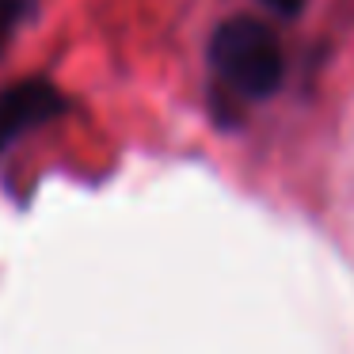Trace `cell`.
I'll use <instances>...</instances> for the list:
<instances>
[{
    "label": "cell",
    "mask_w": 354,
    "mask_h": 354,
    "mask_svg": "<svg viewBox=\"0 0 354 354\" xmlns=\"http://www.w3.org/2000/svg\"><path fill=\"white\" fill-rule=\"evenodd\" d=\"M209 65L244 100H267L282 84V42L267 24L252 16L225 19L209 39Z\"/></svg>",
    "instance_id": "6da1fadb"
},
{
    "label": "cell",
    "mask_w": 354,
    "mask_h": 354,
    "mask_svg": "<svg viewBox=\"0 0 354 354\" xmlns=\"http://www.w3.org/2000/svg\"><path fill=\"white\" fill-rule=\"evenodd\" d=\"M62 107H65V100L46 80H19V84H12L8 92L0 95V153H4L8 141H16L31 126H42Z\"/></svg>",
    "instance_id": "7a4b0ae2"
},
{
    "label": "cell",
    "mask_w": 354,
    "mask_h": 354,
    "mask_svg": "<svg viewBox=\"0 0 354 354\" xmlns=\"http://www.w3.org/2000/svg\"><path fill=\"white\" fill-rule=\"evenodd\" d=\"M270 12H278V16H297L301 8H305V0H263Z\"/></svg>",
    "instance_id": "3957f363"
},
{
    "label": "cell",
    "mask_w": 354,
    "mask_h": 354,
    "mask_svg": "<svg viewBox=\"0 0 354 354\" xmlns=\"http://www.w3.org/2000/svg\"><path fill=\"white\" fill-rule=\"evenodd\" d=\"M8 27H12V0H0V46L8 39Z\"/></svg>",
    "instance_id": "277c9868"
}]
</instances>
